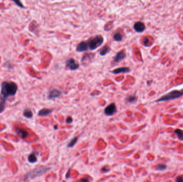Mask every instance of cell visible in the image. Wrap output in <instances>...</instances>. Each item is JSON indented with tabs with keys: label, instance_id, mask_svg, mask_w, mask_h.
<instances>
[{
	"label": "cell",
	"instance_id": "obj_1",
	"mask_svg": "<svg viewBox=\"0 0 183 182\" xmlns=\"http://www.w3.org/2000/svg\"><path fill=\"white\" fill-rule=\"evenodd\" d=\"M18 86L14 82L4 81L2 83L1 87V96L6 100L10 96H15L17 92Z\"/></svg>",
	"mask_w": 183,
	"mask_h": 182
},
{
	"label": "cell",
	"instance_id": "obj_2",
	"mask_svg": "<svg viewBox=\"0 0 183 182\" xmlns=\"http://www.w3.org/2000/svg\"><path fill=\"white\" fill-rule=\"evenodd\" d=\"M182 96H183V89L180 90H174L161 97L158 100H156V102H161V101L172 100L175 99L179 98Z\"/></svg>",
	"mask_w": 183,
	"mask_h": 182
},
{
	"label": "cell",
	"instance_id": "obj_3",
	"mask_svg": "<svg viewBox=\"0 0 183 182\" xmlns=\"http://www.w3.org/2000/svg\"><path fill=\"white\" fill-rule=\"evenodd\" d=\"M104 38L101 35H98L90 38L87 41L89 49L94 50L98 47H100L103 43Z\"/></svg>",
	"mask_w": 183,
	"mask_h": 182
},
{
	"label": "cell",
	"instance_id": "obj_4",
	"mask_svg": "<svg viewBox=\"0 0 183 182\" xmlns=\"http://www.w3.org/2000/svg\"><path fill=\"white\" fill-rule=\"evenodd\" d=\"M49 168H45V167H41L38 169H36L35 170H33V171L30 172L26 176L25 179H27L28 178H34L36 177L41 176L45 173H46Z\"/></svg>",
	"mask_w": 183,
	"mask_h": 182
},
{
	"label": "cell",
	"instance_id": "obj_5",
	"mask_svg": "<svg viewBox=\"0 0 183 182\" xmlns=\"http://www.w3.org/2000/svg\"><path fill=\"white\" fill-rule=\"evenodd\" d=\"M65 66L71 71H75L78 69L80 65L73 58H70L65 62Z\"/></svg>",
	"mask_w": 183,
	"mask_h": 182
},
{
	"label": "cell",
	"instance_id": "obj_6",
	"mask_svg": "<svg viewBox=\"0 0 183 182\" xmlns=\"http://www.w3.org/2000/svg\"><path fill=\"white\" fill-rule=\"evenodd\" d=\"M117 112L116 106L114 103L110 104L104 109V114L108 116H111Z\"/></svg>",
	"mask_w": 183,
	"mask_h": 182
},
{
	"label": "cell",
	"instance_id": "obj_7",
	"mask_svg": "<svg viewBox=\"0 0 183 182\" xmlns=\"http://www.w3.org/2000/svg\"><path fill=\"white\" fill-rule=\"evenodd\" d=\"M126 57V53L124 50H121L117 53L116 56L113 58V61L114 62H120L122 61L124 59H125Z\"/></svg>",
	"mask_w": 183,
	"mask_h": 182
},
{
	"label": "cell",
	"instance_id": "obj_8",
	"mask_svg": "<svg viewBox=\"0 0 183 182\" xmlns=\"http://www.w3.org/2000/svg\"><path fill=\"white\" fill-rule=\"evenodd\" d=\"M62 95V92L58 89H53L49 91L48 98L49 99H53L60 97Z\"/></svg>",
	"mask_w": 183,
	"mask_h": 182
},
{
	"label": "cell",
	"instance_id": "obj_9",
	"mask_svg": "<svg viewBox=\"0 0 183 182\" xmlns=\"http://www.w3.org/2000/svg\"><path fill=\"white\" fill-rule=\"evenodd\" d=\"M88 45L87 41H82L79 43H78L76 47V50L78 52H84L88 50Z\"/></svg>",
	"mask_w": 183,
	"mask_h": 182
},
{
	"label": "cell",
	"instance_id": "obj_10",
	"mask_svg": "<svg viewBox=\"0 0 183 182\" xmlns=\"http://www.w3.org/2000/svg\"><path fill=\"white\" fill-rule=\"evenodd\" d=\"M134 30L138 33H141L145 31L146 26L145 24L141 21H138L136 22L134 25Z\"/></svg>",
	"mask_w": 183,
	"mask_h": 182
},
{
	"label": "cell",
	"instance_id": "obj_11",
	"mask_svg": "<svg viewBox=\"0 0 183 182\" xmlns=\"http://www.w3.org/2000/svg\"><path fill=\"white\" fill-rule=\"evenodd\" d=\"M16 132L17 134V135L22 139H26L28 136H29V133L26 130L20 128H17L16 129Z\"/></svg>",
	"mask_w": 183,
	"mask_h": 182
},
{
	"label": "cell",
	"instance_id": "obj_12",
	"mask_svg": "<svg viewBox=\"0 0 183 182\" xmlns=\"http://www.w3.org/2000/svg\"><path fill=\"white\" fill-rule=\"evenodd\" d=\"M130 72V69L127 67H119L114 70L111 72L114 74H118L120 73H128Z\"/></svg>",
	"mask_w": 183,
	"mask_h": 182
},
{
	"label": "cell",
	"instance_id": "obj_13",
	"mask_svg": "<svg viewBox=\"0 0 183 182\" xmlns=\"http://www.w3.org/2000/svg\"><path fill=\"white\" fill-rule=\"evenodd\" d=\"M53 112V110H51L49 109H43L41 110H40L38 112V115L40 116H47L50 114H51Z\"/></svg>",
	"mask_w": 183,
	"mask_h": 182
},
{
	"label": "cell",
	"instance_id": "obj_14",
	"mask_svg": "<svg viewBox=\"0 0 183 182\" xmlns=\"http://www.w3.org/2000/svg\"><path fill=\"white\" fill-rule=\"evenodd\" d=\"M110 50H111L110 48L108 46H107V45L104 46L99 50L100 55L101 56H105L108 53H109V51H110Z\"/></svg>",
	"mask_w": 183,
	"mask_h": 182
},
{
	"label": "cell",
	"instance_id": "obj_15",
	"mask_svg": "<svg viewBox=\"0 0 183 182\" xmlns=\"http://www.w3.org/2000/svg\"><path fill=\"white\" fill-rule=\"evenodd\" d=\"M23 115L28 119H31L33 116V114L30 109H26L24 110Z\"/></svg>",
	"mask_w": 183,
	"mask_h": 182
},
{
	"label": "cell",
	"instance_id": "obj_16",
	"mask_svg": "<svg viewBox=\"0 0 183 182\" xmlns=\"http://www.w3.org/2000/svg\"><path fill=\"white\" fill-rule=\"evenodd\" d=\"M113 38L115 41L121 42L123 40V35L120 32H117L114 35Z\"/></svg>",
	"mask_w": 183,
	"mask_h": 182
},
{
	"label": "cell",
	"instance_id": "obj_17",
	"mask_svg": "<svg viewBox=\"0 0 183 182\" xmlns=\"http://www.w3.org/2000/svg\"><path fill=\"white\" fill-rule=\"evenodd\" d=\"M6 100L0 97V114H1L5 110Z\"/></svg>",
	"mask_w": 183,
	"mask_h": 182
},
{
	"label": "cell",
	"instance_id": "obj_18",
	"mask_svg": "<svg viewBox=\"0 0 183 182\" xmlns=\"http://www.w3.org/2000/svg\"><path fill=\"white\" fill-rule=\"evenodd\" d=\"M28 160H29V162L31 163H34L37 162V159L35 153H33L29 155V156L28 157Z\"/></svg>",
	"mask_w": 183,
	"mask_h": 182
},
{
	"label": "cell",
	"instance_id": "obj_19",
	"mask_svg": "<svg viewBox=\"0 0 183 182\" xmlns=\"http://www.w3.org/2000/svg\"><path fill=\"white\" fill-rule=\"evenodd\" d=\"M126 100L130 103H133L137 100V97L136 95H131L126 98Z\"/></svg>",
	"mask_w": 183,
	"mask_h": 182
},
{
	"label": "cell",
	"instance_id": "obj_20",
	"mask_svg": "<svg viewBox=\"0 0 183 182\" xmlns=\"http://www.w3.org/2000/svg\"><path fill=\"white\" fill-rule=\"evenodd\" d=\"M175 133L176 134L178 137L180 139L183 140V130H182L181 129H177L175 131Z\"/></svg>",
	"mask_w": 183,
	"mask_h": 182
},
{
	"label": "cell",
	"instance_id": "obj_21",
	"mask_svg": "<svg viewBox=\"0 0 183 182\" xmlns=\"http://www.w3.org/2000/svg\"><path fill=\"white\" fill-rule=\"evenodd\" d=\"M77 140H78V138H77V137L74 138H73V139H72V140H71V141L69 143V145H68V147H73V146L76 144V143H77Z\"/></svg>",
	"mask_w": 183,
	"mask_h": 182
},
{
	"label": "cell",
	"instance_id": "obj_22",
	"mask_svg": "<svg viewBox=\"0 0 183 182\" xmlns=\"http://www.w3.org/2000/svg\"><path fill=\"white\" fill-rule=\"evenodd\" d=\"M166 167V166L164 164H159L158 166H156V169L158 170H163L165 169Z\"/></svg>",
	"mask_w": 183,
	"mask_h": 182
},
{
	"label": "cell",
	"instance_id": "obj_23",
	"mask_svg": "<svg viewBox=\"0 0 183 182\" xmlns=\"http://www.w3.org/2000/svg\"><path fill=\"white\" fill-rule=\"evenodd\" d=\"M14 1V2L15 3V4H16L18 7H20V8H24V6H23L22 3L21 2V1H18V0H17V1H16V0H14V1Z\"/></svg>",
	"mask_w": 183,
	"mask_h": 182
},
{
	"label": "cell",
	"instance_id": "obj_24",
	"mask_svg": "<svg viewBox=\"0 0 183 182\" xmlns=\"http://www.w3.org/2000/svg\"><path fill=\"white\" fill-rule=\"evenodd\" d=\"M176 182H183V177L181 176H179L176 178Z\"/></svg>",
	"mask_w": 183,
	"mask_h": 182
},
{
	"label": "cell",
	"instance_id": "obj_25",
	"mask_svg": "<svg viewBox=\"0 0 183 182\" xmlns=\"http://www.w3.org/2000/svg\"><path fill=\"white\" fill-rule=\"evenodd\" d=\"M72 121H73L72 118H71V116L68 117L67 119V123H71L72 122Z\"/></svg>",
	"mask_w": 183,
	"mask_h": 182
},
{
	"label": "cell",
	"instance_id": "obj_26",
	"mask_svg": "<svg viewBox=\"0 0 183 182\" xmlns=\"http://www.w3.org/2000/svg\"><path fill=\"white\" fill-rule=\"evenodd\" d=\"M149 43V40L147 38H144L143 40V43L145 45H147Z\"/></svg>",
	"mask_w": 183,
	"mask_h": 182
},
{
	"label": "cell",
	"instance_id": "obj_27",
	"mask_svg": "<svg viewBox=\"0 0 183 182\" xmlns=\"http://www.w3.org/2000/svg\"><path fill=\"white\" fill-rule=\"evenodd\" d=\"M80 182H89V180H88V179L87 178H84L80 180Z\"/></svg>",
	"mask_w": 183,
	"mask_h": 182
}]
</instances>
